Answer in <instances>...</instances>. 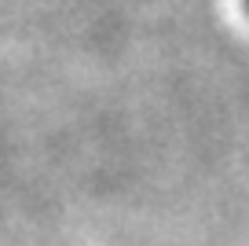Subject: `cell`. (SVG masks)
<instances>
[{
  "instance_id": "1",
  "label": "cell",
  "mask_w": 249,
  "mask_h": 246,
  "mask_svg": "<svg viewBox=\"0 0 249 246\" xmlns=\"http://www.w3.org/2000/svg\"><path fill=\"white\" fill-rule=\"evenodd\" d=\"M246 11H249V0H246Z\"/></svg>"
}]
</instances>
